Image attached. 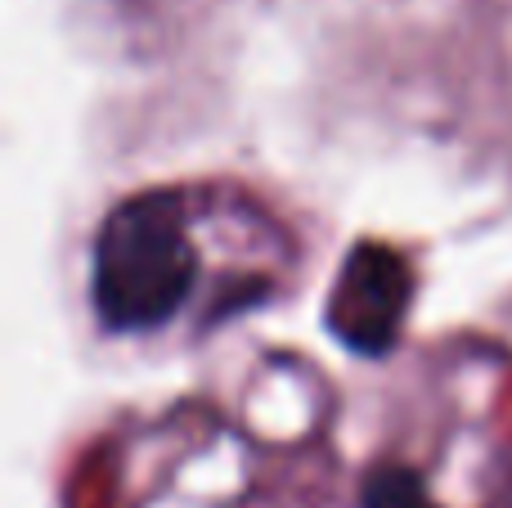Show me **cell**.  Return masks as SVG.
Masks as SVG:
<instances>
[{"mask_svg": "<svg viewBox=\"0 0 512 508\" xmlns=\"http://www.w3.org/2000/svg\"><path fill=\"white\" fill-rule=\"evenodd\" d=\"M198 239L185 203L171 194L135 198L108 216L95 248V302L113 329H162L198 284Z\"/></svg>", "mask_w": 512, "mask_h": 508, "instance_id": "1", "label": "cell"}, {"mask_svg": "<svg viewBox=\"0 0 512 508\" xmlns=\"http://www.w3.org/2000/svg\"><path fill=\"white\" fill-rule=\"evenodd\" d=\"M369 508H432V500L423 495V486L409 473H378L369 482Z\"/></svg>", "mask_w": 512, "mask_h": 508, "instance_id": "3", "label": "cell"}, {"mask_svg": "<svg viewBox=\"0 0 512 508\" xmlns=\"http://www.w3.org/2000/svg\"><path fill=\"white\" fill-rule=\"evenodd\" d=\"M355 275L364 279L360 288L355 284H346V297H342V306L346 302H355L360 311L355 315H346V333H351L355 342H364V347H382L387 342V324L400 315V306H405V266H400L391 252H369V257H355Z\"/></svg>", "mask_w": 512, "mask_h": 508, "instance_id": "2", "label": "cell"}]
</instances>
